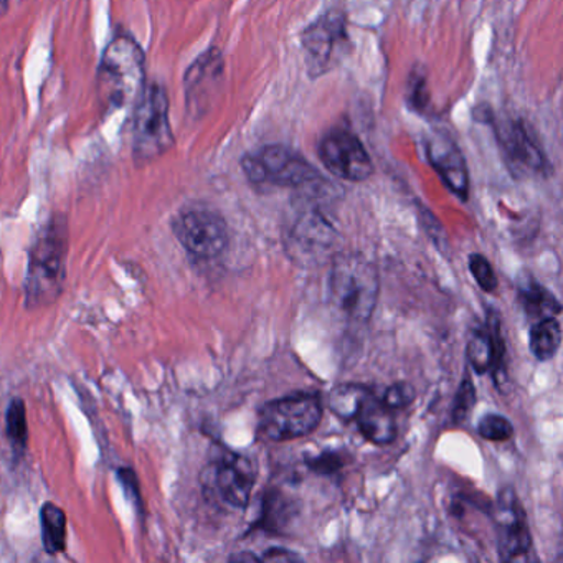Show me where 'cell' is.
Masks as SVG:
<instances>
[{
    "instance_id": "obj_1",
    "label": "cell",
    "mask_w": 563,
    "mask_h": 563,
    "mask_svg": "<svg viewBox=\"0 0 563 563\" xmlns=\"http://www.w3.org/2000/svg\"><path fill=\"white\" fill-rule=\"evenodd\" d=\"M146 55L133 37L118 34L104 51L97 75V95L104 113L136 104L146 90Z\"/></svg>"
},
{
    "instance_id": "obj_2",
    "label": "cell",
    "mask_w": 563,
    "mask_h": 563,
    "mask_svg": "<svg viewBox=\"0 0 563 563\" xmlns=\"http://www.w3.org/2000/svg\"><path fill=\"white\" fill-rule=\"evenodd\" d=\"M378 272L371 260L347 253L334 260L329 275V298L342 316L367 322L378 301Z\"/></svg>"
},
{
    "instance_id": "obj_3",
    "label": "cell",
    "mask_w": 563,
    "mask_h": 563,
    "mask_svg": "<svg viewBox=\"0 0 563 563\" xmlns=\"http://www.w3.org/2000/svg\"><path fill=\"white\" fill-rule=\"evenodd\" d=\"M67 225L52 220L31 253L27 276V305L44 306L57 299L65 278Z\"/></svg>"
},
{
    "instance_id": "obj_4",
    "label": "cell",
    "mask_w": 563,
    "mask_h": 563,
    "mask_svg": "<svg viewBox=\"0 0 563 563\" xmlns=\"http://www.w3.org/2000/svg\"><path fill=\"white\" fill-rule=\"evenodd\" d=\"M242 169L246 179L255 186L299 189L314 186L322 180L319 170L311 166L305 156L291 147L279 144L260 147L243 156Z\"/></svg>"
},
{
    "instance_id": "obj_5",
    "label": "cell",
    "mask_w": 563,
    "mask_h": 563,
    "mask_svg": "<svg viewBox=\"0 0 563 563\" xmlns=\"http://www.w3.org/2000/svg\"><path fill=\"white\" fill-rule=\"evenodd\" d=\"M322 401L316 394H292L268 401L260 410L258 434L266 441L298 440L318 430Z\"/></svg>"
},
{
    "instance_id": "obj_6",
    "label": "cell",
    "mask_w": 563,
    "mask_h": 563,
    "mask_svg": "<svg viewBox=\"0 0 563 563\" xmlns=\"http://www.w3.org/2000/svg\"><path fill=\"white\" fill-rule=\"evenodd\" d=\"M174 146L166 88L150 85L136 101L133 123V156L137 163H151Z\"/></svg>"
},
{
    "instance_id": "obj_7",
    "label": "cell",
    "mask_w": 563,
    "mask_h": 563,
    "mask_svg": "<svg viewBox=\"0 0 563 563\" xmlns=\"http://www.w3.org/2000/svg\"><path fill=\"white\" fill-rule=\"evenodd\" d=\"M497 553L503 562L529 560L532 553V536L527 523L526 509L512 486H504L497 494L494 509Z\"/></svg>"
},
{
    "instance_id": "obj_8",
    "label": "cell",
    "mask_w": 563,
    "mask_h": 563,
    "mask_svg": "<svg viewBox=\"0 0 563 563\" xmlns=\"http://www.w3.org/2000/svg\"><path fill=\"white\" fill-rule=\"evenodd\" d=\"M318 154L325 169L339 179L364 183L374 174V164L364 144L347 128H331L319 141Z\"/></svg>"
},
{
    "instance_id": "obj_9",
    "label": "cell",
    "mask_w": 563,
    "mask_h": 563,
    "mask_svg": "<svg viewBox=\"0 0 563 563\" xmlns=\"http://www.w3.org/2000/svg\"><path fill=\"white\" fill-rule=\"evenodd\" d=\"M347 42V27L342 12L329 11L312 22L301 34L309 77L319 78L328 74L338 64L339 55L344 54Z\"/></svg>"
},
{
    "instance_id": "obj_10",
    "label": "cell",
    "mask_w": 563,
    "mask_h": 563,
    "mask_svg": "<svg viewBox=\"0 0 563 563\" xmlns=\"http://www.w3.org/2000/svg\"><path fill=\"white\" fill-rule=\"evenodd\" d=\"M173 229L184 249L197 258H217L229 246V227L213 210H186L176 217Z\"/></svg>"
},
{
    "instance_id": "obj_11",
    "label": "cell",
    "mask_w": 563,
    "mask_h": 563,
    "mask_svg": "<svg viewBox=\"0 0 563 563\" xmlns=\"http://www.w3.org/2000/svg\"><path fill=\"white\" fill-rule=\"evenodd\" d=\"M493 124L497 143L509 163L510 170L516 176H549V161L522 120L506 118V120L493 121Z\"/></svg>"
},
{
    "instance_id": "obj_12",
    "label": "cell",
    "mask_w": 563,
    "mask_h": 563,
    "mask_svg": "<svg viewBox=\"0 0 563 563\" xmlns=\"http://www.w3.org/2000/svg\"><path fill=\"white\" fill-rule=\"evenodd\" d=\"M424 151L431 167L443 180L444 186L461 200H467L470 173L456 141L446 131H433L424 143Z\"/></svg>"
},
{
    "instance_id": "obj_13",
    "label": "cell",
    "mask_w": 563,
    "mask_h": 563,
    "mask_svg": "<svg viewBox=\"0 0 563 563\" xmlns=\"http://www.w3.org/2000/svg\"><path fill=\"white\" fill-rule=\"evenodd\" d=\"M255 483L256 470L249 457L235 453L223 454L217 464L216 484L227 504L245 509Z\"/></svg>"
},
{
    "instance_id": "obj_14",
    "label": "cell",
    "mask_w": 563,
    "mask_h": 563,
    "mask_svg": "<svg viewBox=\"0 0 563 563\" xmlns=\"http://www.w3.org/2000/svg\"><path fill=\"white\" fill-rule=\"evenodd\" d=\"M391 411L394 410H390L382 398L375 397L374 394L368 395L354 418L362 437L382 446L394 443L397 438V423Z\"/></svg>"
},
{
    "instance_id": "obj_15",
    "label": "cell",
    "mask_w": 563,
    "mask_h": 563,
    "mask_svg": "<svg viewBox=\"0 0 563 563\" xmlns=\"http://www.w3.org/2000/svg\"><path fill=\"white\" fill-rule=\"evenodd\" d=\"M517 291H519L520 305L529 318H536L539 321V319L550 318V316L556 318L562 312L559 299L549 289L543 288L529 273H522L519 276Z\"/></svg>"
},
{
    "instance_id": "obj_16",
    "label": "cell",
    "mask_w": 563,
    "mask_h": 563,
    "mask_svg": "<svg viewBox=\"0 0 563 563\" xmlns=\"http://www.w3.org/2000/svg\"><path fill=\"white\" fill-rule=\"evenodd\" d=\"M223 58L216 48L206 52L196 64L190 67L186 77L187 97L189 101L199 103L200 98L207 97L222 77Z\"/></svg>"
},
{
    "instance_id": "obj_17",
    "label": "cell",
    "mask_w": 563,
    "mask_h": 563,
    "mask_svg": "<svg viewBox=\"0 0 563 563\" xmlns=\"http://www.w3.org/2000/svg\"><path fill=\"white\" fill-rule=\"evenodd\" d=\"M560 344H562V328L559 319L553 316L539 319L530 329V352L537 361L547 362L555 357Z\"/></svg>"
},
{
    "instance_id": "obj_18",
    "label": "cell",
    "mask_w": 563,
    "mask_h": 563,
    "mask_svg": "<svg viewBox=\"0 0 563 563\" xmlns=\"http://www.w3.org/2000/svg\"><path fill=\"white\" fill-rule=\"evenodd\" d=\"M42 537L45 552L51 555L62 553L67 547V516L60 507L47 503L41 510Z\"/></svg>"
},
{
    "instance_id": "obj_19",
    "label": "cell",
    "mask_w": 563,
    "mask_h": 563,
    "mask_svg": "<svg viewBox=\"0 0 563 563\" xmlns=\"http://www.w3.org/2000/svg\"><path fill=\"white\" fill-rule=\"evenodd\" d=\"M372 391L364 385L344 384L332 388L328 397V408L342 420H354L361 410L362 404L367 400Z\"/></svg>"
},
{
    "instance_id": "obj_20",
    "label": "cell",
    "mask_w": 563,
    "mask_h": 563,
    "mask_svg": "<svg viewBox=\"0 0 563 563\" xmlns=\"http://www.w3.org/2000/svg\"><path fill=\"white\" fill-rule=\"evenodd\" d=\"M467 361L476 374H486L493 368L494 344L489 331L476 329L467 341Z\"/></svg>"
},
{
    "instance_id": "obj_21",
    "label": "cell",
    "mask_w": 563,
    "mask_h": 563,
    "mask_svg": "<svg viewBox=\"0 0 563 563\" xmlns=\"http://www.w3.org/2000/svg\"><path fill=\"white\" fill-rule=\"evenodd\" d=\"M486 325L494 344V364L490 371H493V377L496 384L500 385L506 380V341H504L500 318L496 311H489Z\"/></svg>"
},
{
    "instance_id": "obj_22",
    "label": "cell",
    "mask_w": 563,
    "mask_h": 563,
    "mask_svg": "<svg viewBox=\"0 0 563 563\" xmlns=\"http://www.w3.org/2000/svg\"><path fill=\"white\" fill-rule=\"evenodd\" d=\"M27 413L21 398H14L8 410V437L15 451H24L27 448L29 438Z\"/></svg>"
},
{
    "instance_id": "obj_23",
    "label": "cell",
    "mask_w": 563,
    "mask_h": 563,
    "mask_svg": "<svg viewBox=\"0 0 563 563\" xmlns=\"http://www.w3.org/2000/svg\"><path fill=\"white\" fill-rule=\"evenodd\" d=\"M477 433L487 441H507L512 438L514 427L506 417L497 413H489L481 418L477 424Z\"/></svg>"
},
{
    "instance_id": "obj_24",
    "label": "cell",
    "mask_w": 563,
    "mask_h": 563,
    "mask_svg": "<svg viewBox=\"0 0 563 563\" xmlns=\"http://www.w3.org/2000/svg\"><path fill=\"white\" fill-rule=\"evenodd\" d=\"M467 265H470V272L473 275L474 282L477 283V286L484 292L496 291L499 282H497L493 265H490L486 256L473 253V255H470V263Z\"/></svg>"
},
{
    "instance_id": "obj_25",
    "label": "cell",
    "mask_w": 563,
    "mask_h": 563,
    "mask_svg": "<svg viewBox=\"0 0 563 563\" xmlns=\"http://www.w3.org/2000/svg\"><path fill=\"white\" fill-rule=\"evenodd\" d=\"M474 404H476V388H474L473 380L466 375L461 382L460 388H457L456 400H454V421L463 423L467 415L473 411Z\"/></svg>"
},
{
    "instance_id": "obj_26",
    "label": "cell",
    "mask_w": 563,
    "mask_h": 563,
    "mask_svg": "<svg viewBox=\"0 0 563 563\" xmlns=\"http://www.w3.org/2000/svg\"><path fill=\"white\" fill-rule=\"evenodd\" d=\"M415 398H417V390H415L413 385L408 384V382H397V384L387 388L382 401H384L390 410H401V408L413 404Z\"/></svg>"
},
{
    "instance_id": "obj_27",
    "label": "cell",
    "mask_w": 563,
    "mask_h": 563,
    "mask_svg": "<svg viewBox=\"0 0 563 563\" xmlns=\"http://www.w3.org/2000/svg\"><path fill=\"white\" fill-rule=\"evenodd\" d=\"M308 466L318 474L335 473V471L341 470L342 456L339 453L328 451V453L319 454V456H314L312 460L309 457Z\"/></svg>"
},
{
    "instance_id": "obj_28",
    "label": "cell",
    "mask_w": 563,
    "mask_h": 563,
    "mask_svg": "<svg viewBox=\"0 0 563 563\" xmlns=\"http://www.w3.org/2000/svg\"><path fill=\"white\" fill-rule=\"evenodd\" d=\"M262 562H301L298 553L286 549H269L263 555H260Z\"/></svg>"
},
{
    "instance_id": "obj_29",
    "label": "cell",
    "mask_w": 563,
    "mask_h": 563,
    "mask_svg": "<svg viewBox=\"0 0 563 563\" xmlns=\"http://www.w3.org/2000/svg\"><path fill=\"white\" fill-rule=\"evenodd\" d=\"M230 560H232V562H262L260 555L252 552L236 553V555L230 556Z\"/></svg>"
}]
</instances>
